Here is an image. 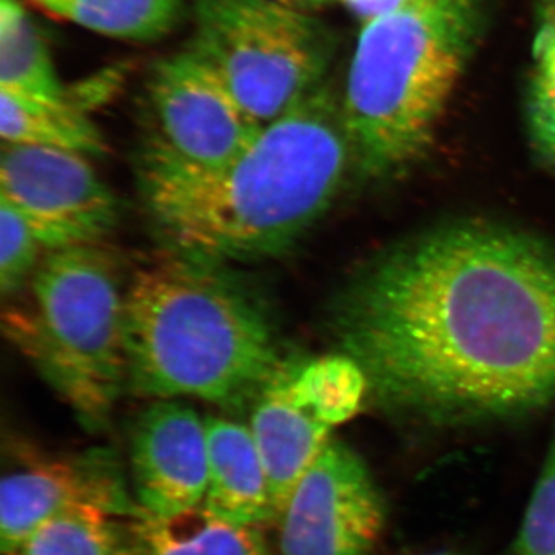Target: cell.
<instances>
[{"label":"cell","mask_w":555,"mask_h":555,"mask_svg":"<svg viewBox=\"0 0 555 555\" xmlns=\"http://www.w3.org/2000/svg\"><path fill=\"white\" fill-rule=\"evenodd\" d=\"M334 334L367 396L430 423L555 406V250L485 221L383 251L337 298Z\"/></svg>","instance_id":"obj_1"},{"label":"cell","mask_w":555,"mask_h":555,"mask_svg":"<svg viewBox=\"0 0 555 555\" xmlns=\"http://www.w3.org/2000/svg\"><path fill=\"white\" fill-rule=\"evenodd\" d=\"M352 164L343 102L320 86L218 169L184 163L145 138L137 181L170 255L232 268L297 246L334 203Z\"/></svg>","instance_id":"obj_2"},{"label":"cell","mask_w":555,"mask_h":555,"mask_svg":"<svg viewBox=\"0 0 555 555\" xmlns=\"http://www.w3.org/2000/svg\"><path fill=\"white\" fill-rule=\"evenodd\" d=\"M127 390L251 406L288 357L266 299L229 266L170 255L126 295Z\"/></svg>","instance_id":"obj_3"},{"label":"cell","mask_w":555,"mask_h":555,"mask_svg":"<svg viewBox=\"0 0 555 555\" xmlns=\"http://www.w3.org/2000/svg\"><path fill=\"white\" fill-rule=\"evenodd\" d=\"M473 33L467 0H412L369 22L343 101L361 171L387 177L422 158L462 73Z\"/></svg>","instance_id":"obj_4"},{"label":"cell","mask_w":555,"mask_h":555,"mask_svg":"<svg viewBox=\"0 0 555 555\" xmlns=\"http://www.w3.org/2000/svg\"><path fill=\"white\" fill-rule=\"evenodd\" d=\"M126 295L107 250L73 247L47 251L28 301L3 310L7 338L89 430L127 390Z\"/></svg>","instance_id":"obj_5"},{"label":"cell","mask_w":555,"mask_h":555,"mask_svg":"<svg viewBox=\"0 0 555 555\" xmlns=\"http://www.w3.org/2000/svg\"><path fill=\"white\" fill-rule=\"evenodd\" d=\"M193 13L190 49L259 126L321 86L334 42L312 17L276 0H195Z\"/></svg>","instance_id":"obj_6"},{"label":"cell","mask_w":555,"mask_h":555,"mask_svg":"<svg viewBox=\"0 0 555 555\" xmlns=\"http://www.w3.org/2000/svg\"><path fill=\"white\" fill-rule=\"evenodd\" d=\"M0 198L47 251L101 246L119 222V203L82 153L3 144Z\"/></svg>","instance_id":"obj_7"},{"label":"cell","mask_w":555,"mask_h":555,"mask_svg":"<svg viewBox=\"0 0 555 555\" xmlns=\"http://www.w3.org/2000/svg\"><path fill=\"white\" fill-rule=\"evenodd\" d=\"M145 91L153 124L147 139L201 169L235 159L262 129L192 49L156 61Z\"/></svg>","instance_id":"obj_8"},{"label":"cell","mask_w":555,"mask_h":555,"mask_svg":"<svg viewBox=\"0 0 555 555\" xmlns=\"http://www.w3.org/2000/svg\"><path fill=\"white\" fill-rule=\"evenodd\" d=\"M278 521L281 555H372L385 525V503L366 463L332 438Z\"/></svg>","instance_id":"obj_9"},{"label":"cell","mask_w":555,"mask_h":555,"mask_svg":"<svg viewBox=\"0 0 555 555\" xmlns=\"http://www.w3.org/2000/svg\"><path fill=\"white\" fill-rule=\"evenodd\" d=\"M98 507L115 516H147L127 491L116 455L105 449L73 456H28L0 485V546L13 554L51 518Z\"/></svg>","instance_id":"obj_10"},{"label":"cell","mask_w":555,"mask_h":555,"mask_svg":"<svg viewBox=\"0 0 555 555\" xmlns=\"http://www.w3.org/2000/svg\"><path fill=\"white\" fill-rule=\"evenodd\" d=\"M133 496L147 516L173 517L204 502L208 483L206 423L181 401L155 400L130 438Z\"/></svg>","instance_id":"obj_11"},{"label":"cell","mask_w":555,"mask_h":555,"mask_svg":"<svg viewBox=\"0 0 555 555\" xmlns=\"http://www.w3.org/2000/svg\"><path fill=\"white\" fill-rule=\"evenodd\" d=\"M291 361L254 401L248 423L268 467L276 520L295 486L332 441L331 427L294 389Z\"/></svg>","instance_id":"obj_12"},{"label":"cell","mask_w":555,"mask_h":555,"mask_svg":"<svg viewBox=\"0 0 555 555\" xmlns=\"http://www.w3.org/2000/svg\"><path fill=\"white\" fill-rule=\"evenodd\" d=\"M208 483L203 505L215 517L261 528L276 520L268 467L248 425L206 416Z\"/></svg>","instance_id":"obj_13"},{"label":"cell","mask_w":555,"mask_h":555,"mask_svg":"<svg viewBox=\"0 0 555 555\" xmlns=\"http://www.w3.org/2000/svg\"><path fill=\"white\" fill-rule=\"evenodd\" d=\"M133 555H275L261 528L228 524L203 503L173 517L133 520Z\"/></svg>","instance_id":"obj_14"},{"label":"cell","mask_w":555,"mask_h":555,"mask_svg":"<svg viewBox=\"0 0 555 555\" xmlns=\"http://www.w3.org/2000/svg\"><path fill=\"white\" fill-rule=\"evenodd\" d=\"M3 144L61 149L101 156L107 142L96 124L75 101L47 102L0 90Z\"/></svg>","instance_id":"obj_15"},{"label":"cell","mask_w":555,"mask_h":555,"mask_svg":"<svg viewBox=\"0 0 555 555\" xmlns=\"http://www.w3.org/2000/svg\"><path fill=\"white\" fill-rule=\"evenodd\" d=\"M0 90L47 102L72 101L46 39L17 0H0Z\"/></svg>","instance_id":"obj_16"},{"label":"cell","mask_w":555,"mask_h":555,"mask_svg":"<svg viewBox=\"0 0 555 555\" xmlns=\"http://www.w3.org/2000/svg\"><path fill=\"white\" fill-rule=\"evenodd\" d=\"M60 17L107 38L153 42L173 30L184 0H33Z\"/></svg>","instance_id":"obj_17"},{"label":"cell","mask_w":555,"mask_h":555,"mask_svg":"<svg viewBox=\"0 0 555 555\" xmlns=\"http://www.w3.org/2000/svg\"><path fill=\"white\" fill-rule=\"evenodd\" d=\"M133 520L79 507L51 518L10 555H133Z\"/></svg>","instance_id":"obj_18"},{"label":"cell","mask_w":555,"mask_h":555,"mask_svg":"<svg viewBox=\"0 0 555 555\" xmlns=\"http://www.w3.org/2000/svg\"><path fill=\"white\" fill-rule=\"evenodd\" d=\"M291 379L302 400L331 429L352 418L367 396V379L349 357L301 361L292 358Z\"/></svg>","instance_id":"obj_19"},{"label":"cell","mask_w":555,"mask_h":555,"mask_svg":"<svg viewBox=\"0 0 555 555\" xmlns=\"http://www.w3.org/2000/svg\"><path fill=\"white\" fill-rule=\"evenodd\" d=\"M42 248L25 219L0 198V291L3 297H14L27 281L30 283Z\"/></svg>","instance_id":"obj_20"},{"label":"cell","mask_w":555,"mask_h":555,"mask_svg":"<svg viewBox=\"0 0 555 555\" xmlns=\"http://www.w3.org/2000/svg\"><path fill=\"white\" fill-rule=\"evenodd\" d=\"M513 555H555V429Z\"/></svg>","instance_id":"obj_21"},{"label":"cell","mask_w":555,"mask_h":555,"mask_svg":"<svg viewBox=\"0 0 555 555\" xmlns=\"http://www.w3.org/2000/svg\"><path fill=\"white\" fill-rule=\"evenodd\" d=\"M532 131L540 147L555 158V75L539 73L531 101Z\"/></svg>","instance_id":"obj_22"},{"label":"cell","mask_w":555,"mask_h":555,"mask_svg":"<svg viewBox=\"0 0 555 555\" xmlns=\"http://www.w3.org/2000/svg\"><path fill=\"white\" fill-rule=\"evenodd\" d=\"M412 0H345L347 7L361 20L372 22L387 14L396 13Z\"/></svg>","instance_id":"obj_23"},{"label":"cell","mask_w":555,"mask_h":555,"mask_svg":"<svg viewBox=\"0 0 555 555\" xmlns=\"http://www.w3.org/2000/svg\"><path fill=\"white\" fill-rule=\"evenodd\" d=\"M537 54L540 57V72L555 75V35L539 38Z\"/></svg>","instance_id":"obj_24"},{"label":"cell","mask_w":555,"mask_h":555,"mask_svg":"<svg viewBox=\"0 0 555 555\" xmlns=\"http://www.w3.org/2000/svg\"><path fill=\"white\" fill-rule=\"evenodd\" d=\"M542 35H555V0H545V25H543Z\"/></svg>","instance_id":"obj_25"},{"label":"cell","mask_w":555,"mask_h":555,"mask_svg":"<svg viewBox=\"0 0 555 555\" xmlns=\"http://www.w3.org/2000/svg\"><path fill=\"white\" fill-rule=\"evenodd\" d=\"M292 2L301 3V5H320V3L326 2V0H292Z\"/></svg>","instance_id":"obj_26"},{"label":"cell","mask_w":555,"mask_h":555,"mask_svg":"<svg viewBox=\"0 0 555 555\" xmlns=\"http://www.w3.org/2000/svg\"><path fill=\"white\" fill-rule=\"evenodd\" d=\"M430 555H454V554H449V553H438V554H430Z\"/></svg>","instance_id":"obj_27"}]
</instances>
